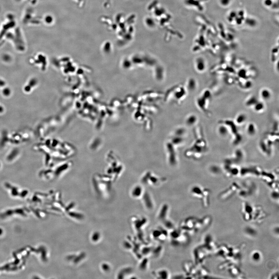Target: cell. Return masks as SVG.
<instances>
[{
  "instance_id": "6da1fadb",
  "label": "cell",
  "mask_w": 279,
  "mask_h": 279,
  "mask_svg": "<svg viewBox=\"0 0 279 279\" xmlns=\"http://www.w3.org/2000/svg\"><path fill=\"white\" fill-rule=\"evenodd\" d=\"M259 96L262 101H269L272 97L271 92L267 88H263L260 91Z\"/></svg>"
},
{
  "instance_id": "7a4b0ae2",
  "label": "cell",
  "mask_w": 279,
  "mask_h": 279,
  "mask_svg": "<svg viewBox=\"0 0 279 279\" xmlns=\"http://www.w3.org/2000/svg\"><path fill=\"white\" fill-rule=\"evenodd\" d=\"M247 120L246 115L244 113H241L236 116L234 122L237 125H241L246 122Z\"/></svg>"
},
{
  "instance_id": "3957f363",
  "label": "cell",
  "mask_w": 279,
  "mask_h": 279,
  "mask_svg": "<svg viewBox=\"0 0 279 279\" xmlns=\"http://www.w3.org/2000/svg\"><path fill=\"white\" fill-rule=\"evenodd\" d=\"M218 128V132L220 136L223 137H226L230 133L229 129L228 126L223 123H221Z\"/></svg>"
},
{
  "instance_id": "277c9868",
  "label": "cell",
  "mask_w": 279,
  "mask_h": 279,
  "mask_svg": "<svg viewBox=\"0 0 279 279\" xmlns=\"http://www.w3.org/2000/svg\"><path fill=\"white\" fill-rule=\"evenodd\" d=\"M244 156L243 152L241 150H238L235 152L234 155L232 159L234 163L239 162H241V161L243 159Z\"/></svg>"
},
{
  "instance_id": "5b68a950",
  "label": "cell",
  "mask_w": 279,
  "mask_h": 279,
  "mask_svg": "<svg viewBox=\"0 0 279 279\" xmlns=\"http://www.w3.org/2000/svg\"><path fill=\"white\" fill-rule=\"evenodd\" d=\"M257 127L254 123H249L247 125L246 128V132L248 135L250 136H253L255 135L257 132Z\"/></svg>"
},
{
  "instance_id": "8992f818",
  "label": "cell",
  "mask_w": 279,
  "mask_h": 279,
  "mask_svg": "<svg viewBox=\"0 0 279 279\" xmlns=\"http://www.w3.org/2000/svg\"><path fill=\"white\" fill-rule=\"evenodd\" d=\"M252 108L255 111L257 112V113H260V112L264 111L265 109V105L262 101H258Z\"/></svg>"
},
{
  "instance_id": "52a82bcc",
  "label": "cell",
  "mask_w": 279,
  "mask_h": 279,
  "mask_svg": "<svg viewBox=\"0 0 279 279\" xmlns=\"http://www.w3.org/2000/svg\"><path fill=\"white\" fill-rule=\"evenodd\" d=\"M197 69L200 71H204L206 69V62L203 59L201 58L199 59L197 61Z\"/></svg>"
},
{
  "instance_id": "ba28073f",
  "label": "cell",
  "mask_w": 279,
  "mask_h": 279,
  "mask_svg": "<svg viewBox=\"0 0 279 279\" xmlns=\"http://www.w3.org/2000/svg\"><path fill=\"white\" fill-rule=\"evenodd\" d=\"M258 101V100L257 99L255 96H252L249 99L247 100L246 105L248 107H253V105H255L256 102Z\"/></svg>"
},
{
  "instance_id": "9c48e42d",
  "label": "cell",
  "mask_w": 279,
  "mask_h": 279,
  "mask_svg": "<svg viewBox=\"0 0 279 279\" xmlns=\"http://www.w3.org/2000/svg\"><path fill=\"white\" fill-rule=\"evenodd\" d=\"M260 257H261V256H260V253L258 252H253L252 255V259L256 261H258L259 259H260Z\"/></svg>"
},
{
  "instance_id": "30bf717a",
  "label": "cell",
  "mask_w": 279,
  "mask_h": 279,
  "mask_svg": "<svg viewBox=\"0 0 279 279\" xmlns=\"http://www.w3.org/2000/svg\"><path fill=\"white\" fill-rule=\"evenodd\" d=\"M211 171L214 174H219L220 172V169L218 167L213 166L211 169Z\"/></svg>"
}]
</instances>
